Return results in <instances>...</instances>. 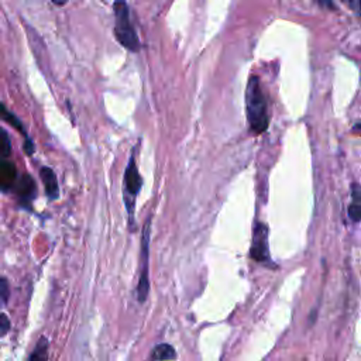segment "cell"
Returning <instances> with one entry per match:
<instances>
[{"instance_id": "obj_1", "label": "cell", "mask_w": 361, "mask_h": 361, "mask_svg": "<svg viewBox=\"0 0 361 361\" xmlns=\"http://www.w3.org/2000/svg\"><path fill=\"white\" fill-rule=\"evenodd\" d=\"M245 107H247V120L250 128L255 134H261L268 127V111L267 102L257 76H251L247 83L245 90Z\"/></svg>"}, {"instance_id": "obj_2", "label": "cell", "mask_w": 361, "mask_h": 361, "mask_svg": "<svg viewBox=\"0 0 361 361\" xmlns=\"http://www.w3.org/2000/svg\"><path fill=\"white\" fill-rule=\"evenodd\" d=\"M114 35L117 41L124 48L137 52L140 49V39L130 21V11L126 0H114Z\"/></svg>"}, {"instance_id": "obj_3", "label": "cell", "mask_w": 361, "mask_h": 361, "mask_svg": "<svg viewBox=\"0 0 361 361\" xmlns=\"http://www.w3.org/2000/svg\"><path fill=\"white\" fill-rule=\"evenodd\" d=\"M141 176L138 173L137 165H135V157L131 154L128 159V165L126 168L124 173V182H123V197L126 203V209L130 216V226L134 227V207H135V199L141 189Z\"/></svg>"}, {"instance_id": "obj_4", "label": "cell", "mask_w": 361, "mask_h": 361, "mask_svg": "<svg viewBox=\"0 0 361 361\" xmlns=\"http://www.w3.org/2000/svg\"><path fill=\"white\" fill-rule=\"evenodd\" d=\"M149 230H151V217H148L144 226L142 234V247H141V269H140V279L137 286V298L140 302H144L148 296L149 283H148V244H149Z\"/></svg>"}, {"instance_id": "obj_5", "label": "cell", "mask_w": 361, "mask_h": 361, "mask_svg": "<svg viewBox=\"0 0 361 361\" xmlns=\"http://www.w3.org/2000/svg\"><path fill=\"white\" fill-rule=\"evenodd\" d=\"M250 255L258 262H269L268 251V227L264 223H257L252 233Z\"/></svg>"}, {"instance_id": "obj_6", "label": "cell", "mask_w": 361, "mask_h": 361, "mask_svg": "<svg viewBox=\"0 0 361 361\" xmlns=\"http://www.w3.org/2000/svg\"><path fill=\"white\" fill-rule=\"evenodd\" d=\"M17 182V169L14 164L8 162L7 159L0 162V190L8 192L16 186Z\"/></svg>"}, {"instance_id": "obj_7", "label": "cell", "mask_w": 361, "mask_h": 361, "mask_svg": "<svg viewBox=\"0 0 361 361\" xmlns=\"http://www.w3.org/2000/svg\"><path fill=\"white\" fill-rule=\"evenodd\" d=\"M39 176L42 179L47 196L49 199H56L58 195H59V186H58V182H56L55 172L48 166H42V169L39 171Z\"/></svg>"}, {"instance_id": "obj_8", "label": "cell", "mask_w": 361, "mask_h": 361, "mask_svg": "<svg viewBox=\"0 0 361 361\" xmlns=\"http://www.w3.org/2000/svg\"><path fill=\"white\" fill-rule=\"evenodd\" d=\"M348 217L353 221H361V185H351V203L348 206Z\"/></svg>"}, {"instance_id": "obj_9", "label": "cell", "mask_w": 361, "mask_h": 361, "mask_svg": "<svg viewBox=\"0 0 361 361\" xmlns=\"http://www.w3.org/2000/svg\"><path fill=\"white\" fill-rule=\"evenodd\" d=\"M17 193L21 197V200L30 202L35 195V185L31 176L23 175L20 179H17Z\"/></svg>"}, {"instance_id": "obj_10", "label": "cell", "mask_w": 361, "mask_h": 361, "mask_svg": "<svg viewBox=\"0 0 361 361\" xmlns=\"http://www.w3.org/2000/svg\"><path fill=\"white\" fill-rule=\"evenodd\" d=\"M151 358L152 360H175L176 358V353H175L172 345H169L166 343H162V344H158L152 350Z\"/></svg>"}, {"instance_id": "obj_11", "label": "cell", "mask_w": 361, "mask_h": 361, "mask_svg": "<svg viewBox=\"0 0 361 361\" xmlns=\"http://www.w3.org/2000/svg\"><path fill=\"white\" fill-rule=\"evenodd\" d=\"M0 118L4 120V121H7L8 124H11L14 128H17L20 133H23V134L25 135V131H24V128H23L20 120H18L16 116H13L1 103H0ZM25 137H27V135H25Z\"/></svg>"}, {"instance_id": "obj_12", "label": "cell", "mask_w": 361, "mask_h": 361, "mask_svg": "<svg viewBox=\"0 0 361 361\" xmlns=\"http://www.w3.org/2000/svg\"><path fill=\"white\" fill-rule=\"evenodd\" d=\"M11 151V144H10V138L7 135V133L0 128V162L7 159Z\"/></svg>"}, {"instance_id": "obj_13", "label": "cell", "mask_w": 361, "mask_h": 361, "mask_svg": "<svg viewBox=\"0 0 361 361\" xmlns=\"http://www.w3.org/2000/svg\"><path fill=\"white\" fill-rule=\"evenodd\" d=\"M47 348H48V341H47V338H45V337H42V338L38 341V344H37L35 350L31 353L30 358H31V360H37V358H47Z\"/></svg>"}, {"instance_id": "obj_14", "label": "cell", "mask_w": 361, "mask_h": 361, "mask_svg": "<svg viewBox=\"0 0 361 361\" xmlns=\"http://www.w3.org/2000/svg\"><path fill=\"white\" fill-rule=\"evenodd\" d=\"M8 299V283L6 279L0 278V305L6 303Z\"/></svg>"}, {"instance_id": "obj_15", "label": "cell", "mask_w": 361, "mask_h": 361, "mask_svg": "<svg viewBox=\"0 0 361 361\" xmlns=\"http://www.w3.org/2000/svg\"><path fill=\"white\" fill-rule=\"evenodd\" d=\"M10 330V320L4 313H0V337Z\"/></svg>"}, {"instance_id": "obj_16", "label": "cell", "mask_w": 361, "mask_h": 361, "mask_svg": "<svg viewBox=\"0 0 361 361\" xmlns=\"http://www.w3.org/2000/svg\"><path fill=\"white\" fill-rule=\"evenodd\" d=\"M54 4H58V6H63L66 3V0H51Z\"/></svg>"}, {"instance_id": "obj_17", "label": "cell", "mask_w": 361, "mask_h": 361, "mask_svg": "<svg viewBox=\"0 0 361 361\" xmlns=\"http://www.w3.org/2000/svg\"><path fill=\"white\" fill-rule=\"evenodd\" d=\"M360 1V6H361V0H358Z\"/></svg>"}]
</instances>
